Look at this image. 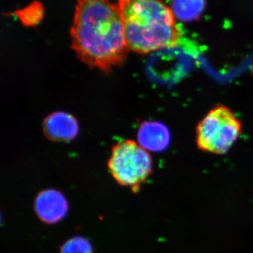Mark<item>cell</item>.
Here are the masks:
<instances>
[{
  "label": "cell",
  "instance_id": "cell-1",
  "mask_svg": "<svg viewBox=\"0 0 253 253\" xmlns=\"http://www.w3.org/2000/svg\"><path fill=\"white\" fill-rule=\"evenodd\" d=\"M71 37L79 59L104 72L122 64L129 50L121 13L109 0H78Z\"/></svg>",
  "mask_w": 253,
  "mask_h": 253
},
{
  "label": "cell",
  "instance_id": "cell-2",
  "mask_svg": "<svg viewBox=\"0 0 253 253\" xmlns=\"http://www.w3.org/2000/svg\"><path fill=\"white\" fill-rule=\"evenodd\" d=\"M129 49L148 54L180 44L182 32L162 0H118Z\"/></svg>",
  "mask_w": 253,
  "mask_h": 253
},
{
  "label": "cell",
  "instance_id": "cell-3",
  "mask_svg": "<svg viewBox=\"0 0 253 253\" xmlns=\"http://www.w3.org/2000/svg\"><path fill=\"white\" fill-rule=\"evenodd\" d=\"M242 126L230 109L219 105L211 109L198 124L196 144L205 152L225 154L239 139Z\"/></svg>",
  "mask_w": 253,
  "mask_h": 253
},
{
  "label": "cell",
  "instance_id": "cell-4",
  "mask_svg": "<svg viewBox=\"0 0 253 253\" xmlns=\"http://www.w3.org/2000/svg\"><path fill=\"white\" fill-rule=\"evenodd\" d=\"M110 172L121 186L137 192L152 173L151 156L144 148L132 140H125L113 146L108 163Z\"/></svg>",
  "mask_w": 253,
  "mask_h": 253
},
{
  "label": "cell",
  "instance_id": "cell-5",
  "mask_svg": "<svg viewBox=\"0 0 253 253\" xmlns=\"http://www.w3.org/2000/svg\"><path fill=\"white\" fill-rule=\"evenodd\" d=\"M34 208L38 218L49 224L59 222L68 211V202L63 195L54 189L40 192L35 200Z\"/></svg>",
  "mask_w": 253,
  "mask_h": 253
},
{
  "label": "cell",
  "instance_id": "cell-6",
  "mask_svg": "<svg viewBox=\"0 0 253 253\" xmlns=\"http://www.w3.org/2000/svg\"><path fill=\"white\" fill-rule=\"evenodd\" d=\"M44 134L49 140L68 142L73 140L79 131L76 118L66 112L51 113L44 122Z\"/></svg>",
  "mask_w": 253,
  "mask_h": 253
},
{
  "label": "cell",
  "instance_id": "cell-7",
  "mask_svg": "<svg viewBox=\"0 0 253 253\" xmlns=\"http://www.w3.org/2000/svg\"><path fill=\"white\" fill-rule=\"evenodd\" d=\"M139 144L145 149L161 151L169 142V134L164 125L158 122H144L138 132Z\"/></svg>",
  "mask_w": 253,
  "mask_h": 253
},
{
  "label": "cell",
  "instance_id": "cell-8",
  "mask_svg": "<svg viewBox=\"0 0 253 253\" xmlns=\"http://www.w3.org/2000/svg\"><path fill=\"white\" fill-rule=\"evenodd\" d=\"M206 0H173L172 11L181 21H195L202 14Z\"/></svg>",
  "mask_w": 253,
  "mask_h": 253
},
{
  "label": "cell",
  "instance_id": "cell-9",
  "mask_svg": "<svg viewBox=\"0 0 253 253\" xmlns=\"http://www.w3.org/2000/svg\"><path fill=\"white\" fill-rule=\"evenodd\" d=\"M14 14L24 26L33 27L41 22L44 17V10L41 3L35 1L26 7L16 11Z\"/></svg>",
  "mask_w": 253,
  "mask_h": 253
},
{
  "label": "cell",
  "instance_id": "cell-10",
  "mask_svg": "<svg viewBox=\"0 0 253 253\" xmlns=\"http://www.w3.org/2000/svg\"><path fill=\"white\" fill-rule=\"evenodd\" d=\"M60 253H93V248L85 238L76 236L63 244Z\"/></svg>",
  "mask_w": 253,
  "mask_h": 253
}]
</instances>
